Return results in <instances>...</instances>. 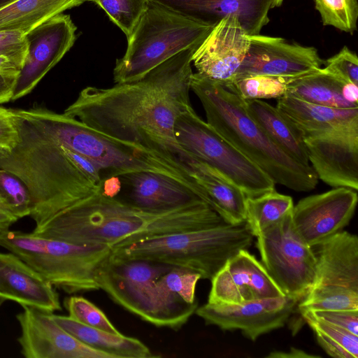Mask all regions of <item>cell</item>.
I'll list each match as a JSON object with an SVG mask.
<instances>
[{
    "mask_svg": "<svg viewBox=\"0 0 358 358\" xmlns=\"http://www.w3.org/2000/svg\"><path fill=\"white\" fill-rule=\"evenodd\" d=\"M197 47L178 53L138 79L109 87H86L63 113L191 176L194 157L178 143L174 127L177 118L192 108V57Z\"/></svg>",
    "mask_w": 358,
    "mask_h": 358,
    "instance_id": "1",
    "label": "cell"
},
{
    "mask_svg": "<svg viewBox=\"0 0 358 358\" xmlns=\"http://www.w3.org/2000/svg\"><path fill=\"white\" fill-rule=\"evenodd\" d=\"M227 223L203 201L155 212L101 189L60 211L33 233L77 244L115 245Z\"/></svg>",
    "mask_w": 358,
    "mask_h": 358,
    "instance_id": "2",
    "label": "cell"
},
{
    "mask_svg": "<svg viewBox=\"0 0 358 358\" xmlns=\"http://www.w3.org/2000/svg\"><path fill=\"white\" fill-rule=\"evenodd\" d=\"M18 141L0 149V168L19 177L31 196L29 216L40 227L54 215L101 189L71 160L63 148L11 109Z\"/></svg>",
    "mask_w": 358,
    "mask_h": 358,
    "instance_id": "3",
    "label": "cell"
},
{
    "mask_svg": "<svg viewBox=\"0 0 358 358\" xmlns=\"http://www.w3.org/2000/svg\"><path fill=\"white\" fill-rule=\"evenodd\" d=\"M191 90L199 99L206 122L276 184L296 192L313 189L318 178L310 166L289 157L248 113L245 100L227 85L193 73Z\"/></svg>",
    "mask_w": 358,
    "mask_h": 358,
    "instance_id": "4",
    "label": "cell"
},
{
    "mask_svg": "<svg viewBox=\"0 0 358 358\" xmlns=\"http://www.w3.org/2000/svg\"><path fill=\"white\" fill-rule=\"evenodd\" d=\"M254 235L246 222L187 230L111 247V255L187 268L211 280L226 262L248 250Z\"/></svg>",
    "mask_w": 358,
    "mask_h": 358,
    "instance_id": "5",
    "label": "cell"
},
{
    "mask_svg": "<svg viewBox=\"0 0 358 358\" xmlns=\"http://www.w3.org/2000/svg\"><path fill=\"white\" fill-rule=\"evenodd\" d=\"M57 143L82 155L101 170L103 179L138 171L157 173L181 182L197 195L202 190L191 177L136 148L111 139L76 118L43 107L17 110Z\"/></svg>",
    "mask_w": 358,
    "mask_h": 358,
    "instance_id": "6",
    "label": "cell"
},
{
    "mask_svg": "<svg viewBox=\"0 0 358 358\" xmlns=\"http://www.w3.org/2000/svg\"><path fill=\"white\" fill-rule=\"evenodd\" d=\"M174 266L110 255L96 273L99 289L117 304L157 327L180 329L195 313L189 303L162 288L157 280Z\"/></svg>",
    "mask_w": 358,
    "mask_h": 358,
    "instance_id": "7",
    "label": "cell"
},
{
    "mask_svg": "<svg viewBox=\"0 0 358 358\" xmlns=\"http://www.w3.org/2000/svg\"><path fill=\"white\" fill-rule=\"evenodd\" d=\"M214 26L148 0L145 11L127 38L124 55L116 60L115 83L138 79L178 53L199 46Z\"/></svg>",
    "mask_w": 358,
    "mask_h": 358,
    "instance_id": "8",
    "label": "cell"
},
{
    "mask_svg": "<svg viewBox=\"0 0 358 358\" xmlns=\"http://www.w3.org/2000/svg\"><path fill=\"white\" fill-rule=\"evenodd\" d=\"M0 246L69 294L99 289L96 273L111 254L108 245L77 244L10 229L0 232Z\"/></svg>",
    "mask_w": 358,
    "mask_h": 358,
    "instance_id": "9",
    "label": "cell"
},
{
    "mask_svg": "<svg viewBox=\"0 0 358 358\" xmlns=\"http://www.w3.org/2000/svg\"><path fill=\"white\" fill-rule=\"evenodd\" d=\"M174 132L186 151L218 171L247 196L275 189L273 180L203 120L193 108L177 118Z\"/></svg>",
    "mask_w": 358,
    "mask_h": 358,
    "instance_id": "10",
    "label": "cell"
},
{
    "mask_svg": "<svg viewBox=\"0 0 358 358\" xmlns=\"http://www.w3.org/2000/svg\"><path fill=\"white\" fill-rule=\"evenodd\" d=\"M292 212L258 234L257 248L262 264L283 294L299 301L313 282L316 258L295 230Z\"/></svg>",
    "mask_w": 358,
    "mask_h": 358,
    "instance_id": "11",
    "label": "cell"
},
{
    "mask_svg": "<svg viewBox=\"0 0 358 358\" xmlns=\"http://www.w3.org/2000/svg\"><path fill=\"white\" fill-rule=\"evenodd\" d=\"M316 258L313 282L305 296L310 304L340 309L358 302V238L341 231L312 246Z\"/></svg>",
    "mask_w": 358,
    "mask_h": 358,
    "instance_id": "12",
    "label": "cell"
},
{
    "mask_svg": "<svg viewBox=\"0 0 358 358\" xmlns=\"http://www.w3.org/2000/svg\"><path fill=\"white\" fill-rule=\"evenodd\" d=\"M299 300L287 296L265 298L241 303H210L195 313L208 325L223 331L240 330L255 341L260 336L282 327Z\"/></svg>",
    "mask_w": 358,
    "mask_h": 358,
    "instance_id": "13",
    "label": "cell"
},
{
    "mask_svg": "<svg viewBox=\"0 0 358 358\" xmlns=\"http://www.w3.org/2000/svg\"><path fill=\"white\" fill-rule=\"evenodd\" d=\"M76 27L69 15H57L25 34L27 54L17 78L12 101L29 94L72 48Z\"/></svg>",
    "mask_w": 358,
    "mask_h": 358,
    "instance_id": "14",
    "label": "cell"
},
{
    "mask_svg": "<svg viewBox=\"0 0 358 358\" xmlns=\"http://www.w3.org/2000/svg\"><path fill=\"white\" fill-rule=\"evenodd\" d=\"M318 179L333 187L358 189V122L303 137Z\"/></svg>",
    "mask_w": 358,
    "mask_h": 358,
    "instance_id": "15",
    "label": "cell"
},
{
    "mask_svg": "<svg viewBox=\"0 0 358 358\" xmlns=\"http://www.w3.org/2000/svg\"><path fill=\"white\" fill-rule=\"evenodd\" d=\"M357 200V191L347 187L306 196L293 207V226L310 246L320 244L348 225Z\"/></svg>",
    "mask_w": 358,
    "mask_h": 358,
    "instance_id": "16",
    "label": "cell"
},
{
    "mask_svg": "<svg viewBox=\"0 0 358 358\" xmlns=\"http://www.w3.org/2000/svg\"><path fill=\"white\" fill-rule=\"evenodd\" d=\"M16 315L20 352L26 358H113L73 336L53 320L52 313L22 306Z\"/></svg>",
    "mask_w": 358,
    "mask_h": 358,
    "instance_id": "17",
    "label": "cell"
},
{
    "mask_svg": "<svg viewBox=\"0 0 358 358\" xmlns=\"http://www.w3.org/2000/svg\"><path fill=\"white\" fill-rule=\"evenodd\" d=\"M249 36L248 52L234 79L256 75L298 76L316 71L324 64L313 47L291 43L280 37Z\"/></svg>",
    "mask_w": 358,
    "mask_h": 358,
    "instance_id": "18",
    "label": "cell"
},
{
    "mask_svg": "<svg viewBox=\"0 0 358 358\" xmlns=\"http://www.w3.org/2000/svg\"><path fill=\"white\" fill-rule=\"evenodd\" d=\"M250 36L236 15L220 20L196 48L192 63L196 73L220 84L230 85L249 48Z\"/></svg>",
    "mask_w": 358,
    "mask_h": 358,
    "instance_id": "19",
    "label": "cell"
},
{
    "mask_svg": "<svg viewBox=\"0 0 358 358\" xmlns=\"http://www.w3.org/2000/svg\"><path fill=\"white\" fill-rule=\"evenodd\" d=\"M210 281V303H241L285 296L262 263L248 250L229 259Z\"/></svg>",
    "mask_w": 358,
    "mask_h": 358,
    "instance_id": "20",
    "label": "cell"
},
{
    "mask_svg": "<svg viewBox=\"0 0 358 358\" xmlns=\"http://www.w3.org/2000/svg\"><path fill=\"white\" fill-rule=\"evenodd\" d=\"M188 17L215 25L230 15H236L248 36L259 34L269 22V10L283 0H150Z\"/></svg>",
    "mask_w": 358,
    "mask_h": 358,
    "instance_id": "21",
    "label": "cell"
},
{
    "mask_svg": "<svg viewBox=\"0 0 358 358\" xmlns=\"http://www.w3.org/2000/svg\"><path fill=\"white\" fill-rule=\"evenodd\" d=\"M0 300L49 313L62 310L54 286L10 252H0Z\"/></svg>",
    "mask_w": 358,
    "mask_h": 358,
    "instance_id": "22",
    "label": "cell"
},
{
    "mask_svg": "<svg viewBox=\"0 0 358 358\" xmlns=\"http://www.w3.org/2000/svg\"><path fill=\"white\" fill-rule=\"evenodd\" d=\"M120 178L129 187L126 201L145 210L166 211L203 201L185 185L165 175L138 171Z\"/></svg>",
    "mask_w": 358,
    "mask_h": 358,
    "instance_id": "23",
    "label": "cell"
},
{
    "mask_svg": "<svg viewBox=\"0 0 358 358\" xmlns=\"http://www.w3.org/2000/svg\"><path fill=\"white\" fill-rule=\"evenodd\" d=\"M276 108L294 124L303 137L358 122V108L328 107L289 95L278 99Z\"/></svg>",
    "mask_w": 358,
    "mask_h": 358,
    "instance_id": "24",
    "label": "cell"
},
{
    "mask_svg": "<svg viewBox=\"0 0 358 358\" xmlns=\"http://www.w3.org/2000/svg\"><path fill=\"white\" fill-rule=\"evenodd\" d=\"M193 169V178L207 194L210 207L228 224L245 222V194L218 171L199 159Z\"/></svg>",
    "mask_w": 358,
    "mask_h": 358,
    "instance_id": "25",
    "label": "cell"
},
{
    "mask_svg": "<svg viewBox=\"0 0 358 358\" xmlns=\"http://www.w3.org/2000/svg\"><path fill=\"white\" fill-rule=\"evenodd\" d=\"M248 113L289 157L310 166L302 133L276 107L259 100H245Z\"/></svg>",
    "mask_w": 358,
    "mask_h": 358,
    "instance_id": "26",
    "label": "cell"
},
{
    "mask_svg": "<svg viewBox=\"0 0 358 358\" xmlns=\"http://www.w3.org/2000/svg\"><path fill=\"white\" fill-rule=\"evenodd\" d=\"M53 320L62 328L84 344L106 352L113 358L155 357L149 348L140 340L120 334H112L81 324L69 315L52 313Z\"/></svg>",
    "mask_w": 358,
    "mask_h": 358,
    "instance_id": "27",
    "label": "cell"
},
{
    "mask_svg": "<svg viewBox=\"0 0 358 358\" xmlns=\"http://www.w3.org/2000/svg\"><path fill=\"white\" fill-rule=\"evenodd\" d=\"M86 0H16L0 9V31L24 34L66 10Z\"/></svg>",
    "mask_w": 358,
    "mask_h": 358,
    "instance_id": "28",
    "label": "cell"
},
{
    "mask_svg": "<svg viewBox=\"0 0 358 358\" xmlns=\"http://www.w3.org/2000/svg\"><path fill=\"white\" fill-rule=\"evenodd\" d=\"M344 83L324 68H320L292 81L287 86L285 95L328 107L357 108L343 97Z\"/></svg>",
    "mask_w": 358,
    "mask_h": 358,
    "instance_id": "29",
    "label": "cell"
},
{
    "mask_svg": "<svg viewBox=\"0 0 358 358\" xmlns=\"http://www.w3.org/2000/svg\"><path fill=\"white\" fill-rule=\"evenodd\" d=\"M293 199L275 189L257 196H247L245 222L254 236L268 227L282 220L292 211Z\"/></svg>",
    "mask_w": 358,
    "mask_h": 358,
    "instance_id": "30",
    "label": "cell"
},
{
    "mask_svg": "<svg viewBox=\"0 0 358 358\" xmlns=\"http://www.w3.org/2000/svg\"><path fill=\"white\" fill-rule=\"evenodd\" d=\"M314 332L318 344L335 358H357L358 336L314 317L308 311L300 313Z\"/></svg>",
    "mask_w": 358,
    "mask_h": 358,
    "instance_id": "31",
    "label": "cell"
},
{
    "mask_svg": "<svg viewBox=\"0 0 358 358\" xmlns=\"http://www.w3.org/2000/svg\"><path fill=\"white\" fill-rule=\"evenodd\" d=\"M301 76H246L235 78L227 86L244 100L279 99L286 94L288 85Z\"/></svg>",
    "mask_w": 358,
    "mask_h": 358,
    "instance_id": "32",
    "label": "cell"
},
{
    "mask_svg": "<svg viewBox=\"0 0 358 358\" xmlns=\"http://www.w3.org/2000/svg\"><path fill=\"white\" fill-rule=\"evenodd\" d=\"M101 8L126 35H131L145 11L148 0H86Z\"/></svg>",
    "mask_w": 358,
    "mask_h": 358,
    "instance_id": "33",
    "label": "cell"
},
{
    "mask_svg": "<svg viewBox=\"0 0 358 358\" xmlns=\"http://www.w3.org/2000/svg\"><path fill=\"white\" fill-rule=\"evenodd\" d=\"M0 201L18 220L30 215L31 196L27 185L16 175L1 168Z\"/></svg>",
    "mask_w": 358,
    "mask_h": 358,
    "instance_id": "34",
    "label": "cell"
},
{
    "mask_svg": "<svg viewBox=\"0 0 358 358\" xmlns=\"http://www.w3.org/2000/svg\"><path fill=\"white\" fill-rule=\"evenodd\" d=\"M324 25L352 34L357 29V0H313Z\"/></svg>",
    "mask_w": 358,
    "mask_h": 358,
    "instance_id": "35",
    "label": "cell"
},
{
    "mask_svg": "<svg viewBox=\"0 0 358 358\" xmlns=\"http://www.w3.org/2000/svg\"><path fill=\"white\" fill-rule=\"evenodd\" d=\"M64 306L73 320L112 334H120L104 313L89 300L78 296L67 297Z\"/></svg>",
    "mask_w": 358,
    "mask_h": 358,
    "instance_id": "36",
    "label": "cell"
},
{
    "mask_svg": "<svg viewBox=\"0 0 358 358\" xmlns=\"http://www.w3.org/2000/svg\"><path fill=\"white\" fill-rule=\"evenodd\" d=\"M201 276L194 271L173 266L157 280V283L164 290L175 294L187 303L196 302L195 289Z\"/></svg>",
    "mask_w": 358,
    "mask_h": 358,
    "instance_id": "37",
    "label": "cell"
},
{
    "mask_svg": "<svg viewBox=\"0 0 358 358\" xmlns=\"http://www.w3.org/2000/svg\"><path fill=\"white\" fill-rule=\"evenodd\" d=\"M327 71L338 78L358 85V59L357 55L347 46L325 62Z\"/></svg>",
    "mask_w": 358,
    "mask_h": 358,
    "instance_id": "38",
    "label": "cell"
},
{
    "mask_svg": "<svg viewBox=\"0 0 358 358\" xmlns=\"http://www.w3.org/2000/svg\"><path fill=\"white\" fill-rule=\"evenodd\" d=\"M27 48L24 34L17 31H0V56L9 58L22 68Z\"/></svg>",
    "mask_w": 358,
    "mask_h": 358,
    "instance_id": "39",
    "label": "cell"
},
{
    "mask_svg": "<svg viewBox=\"0 0 358 358\" xmlns=\"http://www.w3.org/2000/svg\"><path fill=\"white\" fill-rule=\"evenodd\" d=\"M316 318L358 336V310L308 311Z\"/></svg>",
    "mask_w": 358,
    "mask_h": 358,
    "instance_id": "40",
    "label": "cell"
},
{
    "mask_svg": "<svg viewBox=\"0 0 358 358\" xmlns=\"http://www.w3.org/2000/svg\"><path fill=\"white\" fill-rule=\"evenodd\" d=\"M18 141L11 109L0 106V149L10 151Z\"/></svg>",
    "mask_w": 358,
    "mask_h": 358,
    "instance_id": "41",
    "label": "cell"
},
{
    "mask_svg": "<svg viewBox=\"0 0 358 358\" xmlns=\"http://www.w3.org/2000/svg\"><path fill=\"white\" fill-rule=\"evenodd\" d=\"M61 146L71 160L85 175L96 184L102 186L104 180L103 176L101 170L94 162L82 155L75 152L62 145Z\"/></svg>",
    "mask_w": 358,
    "mask_h": 358,
    "instance_id": "42",
    "label": "cell"
},
{
    "mask_svg": "<svg viewBox=\"0 0 358 358\" xmlns=\"http://www.w3.org/2000/svg\"><path fill=\"white\" fill-rule=\"evenodd\" d=\"M17 76L0 73V103L12 100L13 93Z\"/></svg>",
    "mask_w": 358,
    "mask_h": 358,
    "instance_id": "43",
    "label": "cell"
},
{
    "mask_svg": "<svg viewBox=\"0 0 358 358\" xmlns=\"http://www.w3.org/2000/svg\"><path fill=\"white\" fill-rule=\"evenodd\" d=\"M21 67L9 58L0 56V73L6 76H18Z\"/></svg>",
    "mask_w": 358,
    "mask_h": 358,
    "instance_id": "44",
    "label": "cell"
},
{
    "mask_svg": "<svg viewBox=\"0 0 358 358\" xmlns=\"http://www.w3.org/2000/svg\"><path fill=\"white\" fill-rule=\"evenodd\" d=\"M18 220L0 201V232L10 229V227Z\"/></svg>",
    "mask_w": 358,
    "mask_h": 358,
    "instance_id": "45",
    "label": "cell"
},
{
    "mask_svg": "<svg viewBox=\"0 0 358 358\" xmlns=\"http://www.w3.org/2000/svg\"><path fill=\"white\" fill-rule=\"evenodd\" d=\"M268 357H315L313 355H308L301 350L291 348L288 352H273L267 356Z\"/></svg>",
    "mask_w": 358,
    "mask_h": 358,
    "instance_id": "46",
    "label": "cell"
},
{
    "mask_svg": "<svg viewBox=\"0 0 358 358\" xmlns=\"http://www.w3.org/2000/svg\"><path fill=\"white\" fill-rule=\"evenodd\" d=\"M16 0H0V9L6 6Z\"/></svg>",
    "mask_w": 358,
    "mask_h": 358,
    "instance_id": "47",
    "label": "cell"
},
{
    "mask_svg": "<svg viewBox=\"0 0 358 358\" xmlns=\"http://www.w3.org/2000/svg\"><path fill=\"white\" fill-rule=\"evenodd\" d=\"M3 301L0 300V308H1V305L3 304Z\"/></svg>",
    "mask_w": 358,
    "mask_h": 358,
    "instance_id": "48",
    "label": "cell"
}]
</instances>
